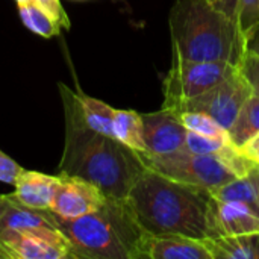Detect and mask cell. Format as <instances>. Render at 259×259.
Segmentation results:
<instances>
[{
    "label": "cell",
    "instance_id": "4fadbf2b",
    "mask_svg": "<svg viewBox=\"0 0 259 259\" xmlns=\"http://www.w3.org/2000/svg\"><path fill=\"white\" fill-rule=\"evenodd\" d=\"M140 258L212 259V255L202 240H194L175 234L152 235L146 232L140 246Z\"/></svg>",
    "mask_w": 259,
    "mask_h": 259
},
{
    "label": "cell",
    "instance_id": "1f68e13d",
    "mask_svg": "<svg viewBox=\"0 0 259 259\" xmlns=\"http://www.w3.org/2000/svg\"><path fill=\"white\" fill-rule=\"evenodd\" d=\"M211 2H212V3H214V0H211Z\"/></svg>",
    "mask_w": 259,
    "mask_h": 259
},
{
    "label": "cell",
    "instance_id": "52a82bcc",
    "mask_svg": "<svg viewBox=\"0 0 259 259\" xmlns=\"http://www.w3.org/2000/svg\"><path fill=\"white\" fill-rule=\"evenodd\" d=\"M252 94L249 82L244 79L238 67H235L222 82L185 102L179 108L178 114L184 111L203 112L229 132L241 106Z\"/></svg>",
    "mask_w": 259,
    "mask_h": 259
},
{
    "label": "cell",
    "instance_id": "3957f363",
    "mask_svg": "<svg viewBox=\"0 0 259 259\" xmlns=\"http://www.w3.org/2000/svg\"><path fill=\"white\" fill-rule=\"evenodd\" d=\"M173 55L190 61H212L238 65L244 36L234 18L211 0H175L170 18Z\"/></svg>",
    "mask_w": 259,
    "mask_h": 259
},
{
    "label": "cell",
    "instance_id": "5bb4252c",
    "mask_svg": "<svg viewBox=\"0 0 259 259\" xmlns=\"http://www.w3.org/2000/svg\"><path fill=\"white\" fill-rule=\"evenodd\" d=\"M59 179V175H46L23 168L14 182L15 190L11 196L24 206L35 209H50Z\"/></svg>",
    "mask_w": 259,
    "mask_h": 259
},
{
    "label": "cell",
    "instance_id": "2e32d148",
    "mask_svg": "<svg viewBox=\"0 0 259 259\" xmlns=\"http://www.w3.org/2000/svg\"><path fill=\"white\" fill-rule=\"evenodd\" d=\"M209 193L212 197L220 200L244 202L259 212V162L253 161L247 175L214 188Z\"/></svg>",
    "mask_w": 259,
    "mask_h": 259
},
{
    "label": "cell",
    "instance_id": "ffe728a7",
    "mask_svg": "<svg viewBox=\"0 0 259 259\" xmlns=\"http://www.w3.org/2000/svg\"><path fill=\"white\" fill-rule=\"evenodd\" d=\"M259 134V96L252 94L241 106L234 124L229 129V137L237 149H241Z\"/></svg>",
    "mask_w": 259,
    "mask_h": 259
},
{
    "label": "cell",
    "instance_id": "8992f818",
    "mask_svg": "<svg viewBox=\"0 0 259 259\" xmlns=\"http://www.w3.org/2000/svg\"><path fill=\"white\" fill-rule=\"evenodd\" d=\"M234 68L235 65L228 62L190 61L173 55L171 67L162 82V108L178 112L185 102L222 82Z\"/></svg>",
    "mask_w": 259,
    "mask_h": 259
},
{
    "label": "cell",
    "instance_id": "277c9868",
    "mask_svg": "<svg viewBox=\"0 0 259 259\" xmlns=\"http://www.w3.org/2000/svg\"><path fill=\"white\" fill-rule=\"evenodd\" d=\"M58 225L74 259H141L146 231L132 214L126 199L108 197L102 208Z\"/></svg>",
    "mask_w": 259,
    "mask_h": 259
},
{
    "label": "cell",
    "instance_id": "e0dca14e",
    "mask_svg": "<svg viewBox=\"0 0 259 259\" xmlns=\"http://www.w3.org/2000/svg\"><path fill=\"white\" fill-rule=\"evenodd\" d=\"M76 106L82 121L96 132L112 137V121H114V108L105 102L90 97L82 91H74Z\"/></svg>",
    "mask_w": 259,
    "mask_h": 259
},
{
    "label": "cell",
    "instance_id": "f1b7e54d",
    "mask_svg": "<svg viewBox=\"0 0 259 259\" xmlns=\"http://www.w3.org/2000/svg\"><path fill=\"white\" fill-rule=\"evenodd\" d=\"M214 5H215L219 9H222L226 15H229L231 18L235 20L238 0H214Z\"/></svg>",
    "mask_w": 259,
    "mask_h": 259
},
{
    "label": "cell",
    "instance_id": "6da1fadb",
    "mask_svg": "<svg viewBox=\"0 0 259 259\" xmlns=\"http://www.w3.org/2000/svg\"><path fill=\"white\" fill-rule=\"evenodd\" d=\"M58 87L65 117V140L58 173L82 178L106 197L124 200L137 179L147 170L141 153L114 137L88 127L77 112L74 91L65 83Z\"/></svg>",
    "mask_w": 259,
    "mask_h": 259
},
{
    "label": "cell",
    "instance_id": "4dcf8cb0",
    "mask_svg": "<svg viewBox=\"0 0 259 259\" xmlns=\"http://www.w3.org/2000/svg\"><path fill=\"white\" fill-rule=\"evenodd\" d=\"M0 259H5L3 258V253H2V252H0Z\"/></svg>",
    "mask_w": 259,
    "mask_h": 259
},
{
    "label": "cell",
    "instance_id": "7402d4cb",
    "mask_svg": "<svg viewBox=\"0 0 259 259\" xmlns=\"http://www.w3.org/2000/svg\"><path fill=\"white\" fill-rule=\"evenodd\" d=\"M179 118L187 131L202 134V135H209V137H225V138L229 137V132L223 126H220L214 118H211L209 115L203 112L184 111V112H179Z\"/></svg>",
    "mask_w": 259,
    "mask_h": 259
},
{
    "label": "cell",
    "instance_id": "ac0fdd59",
    "mask_svg": "<svg viewBox=\"0 0 259 259\" xmlns=\"http://www.w3.org/2000/svg\"><path fill=\"white\" fill-rule=\"evenodd\" d=\"M112 137L137 152H146L141 114L131 109H115L112 121Z\"/></svg>",
    "mask_w": 259,
    "mask_h": 259
},
{
    "label": "cell",
    "instance_id": "8fae6325",
    "mask_svg": "<svg viewBox=\"0 0 259 259\" xmlns=\"http://www.w3.org/2000/svg\"><path fill=\"white\" fill-rule=\"evenodd\" d=\"M209 226L212 238L259 232V212L244 202L220 200L211 196Z\"/></svg>",
    "mask_w": 259,
    "mask_h": 259
},
{
    "label": "cell",
    "instance_id": "9c48e42d",
    "mask_svg": "<svg viewBox=\"0 0 259 259\" xmlns=\"http://www.w3.org/2000/svg\"><path fill=\"white\" fill-rule=\"evenodd\" d=\"M5 234H33L50 240L67 241L59 229L58 217L50 209L24 206L14 200L11 194H6L0 212V235Z\"/></svg>",
    "mask_w": 259,
    "mask_h": 259
},
{
    "label": "cell",
    "instance_id": "d4e9b609",
    "mask_svg": "<svg viewBox=\"0 0 259 259\" xmlns=\"http://www.w3.org/2000/svg\"><path fill=\"white\" fill-rule=\"evenodd\" d=\"M21 170L23 167H20L15 159H12L11 156H8L5 152L0 150V182L14 185Z\"/></svg>",
    "mask_w": 259,
    "mask_h": 259
},
{
    "label": "cell",
    "instance_id": "9a60e30c",
    "mask_svg": "<svg viewBox=\"0 0 259 259\" xmlns=\"http://www.w3.org/2000/svg\"><path fill=\"white\" fill-rule=\"evenodd\" d=\"M203 243L212 259H259V232L208 238Z\"/></svg>",
    "mask_w": 259,
    "mask_h": 259
},
{
    "label": "cell",
    "instance_id": "603a6c76",
    "mask_svg": "<svg viewBox=\"0 0 259 259\" xmlns=\"http://www.w3.org/2000/svg\"><path fill=\"white\" fill-rule=\"evenodd\" d=\"M235 23L246 38V35L259 23V0H238Z\"/></svg>",
    "mask_w": 259,
    "mask_h": 259
},
{
    "label": "cell",
    "instance_id": "5b68a950",
    "mask_svg": "<svg viewBox=\"0 0 259 259\" xmlns=\"http://www.w3.org/2000/svg\"><path fill=\"white\" fill-rule=\"evenodd\" d=\"M140 153L147 168L208 191L247 175L253 164V161L244 156L238 149L215 155H200L187 150L167 155Z\"/></svg>",
    "mask_w": 259,
    "mask_h": 259
},
{
    "label": "cell",
    "instance_id": "ba28073f",
    "mask_svg": "<svg viewBox=\"0 0 259 259\" xmlns=\"http://www.w3.org/2000/svg\"><path fill=\"white\" fill-rule=\"evenodd\" d=\"M59 175V185L55 191L50 211L64 220L82 217L103 206L106 196L91 182L70 175Z\"/></svg>",
    "mask_w": 259,
    "mask_h": 259
},
{
    "label": "cell",
    "instance_id": "7a4b0ae2",
    "mask_svg": "<svg viewBox=\"0 0 259 259\" xmlns=\"http://www.w3.org/2000/svg\"><path fill=\"white\" fill-rule=\"evenodd\" d=\"M211 193L147 168L131 188L126 202L140 226L152 235L212 238L209 226Z\"/></svg>",
    "mask_w": 259,
    "mask_h": 259
},
{
    "label": "cell",
    "instance_id": "30bf717a",
    "mask_svg": "<svg viewBox=\"0 0 259 259\" xmlns=\"http://www.w3.org/2000/svg\"><path fill=\"white\" fill-rule=\"evenodd\" d=\"M141 120L147 153L167 155L185 149L187 129L178 112L161 108L156 112L141 114Z\"/></svg>",
    "mask_w": 259,
    "mask_h": 259
},
{
    "label": "cell",
    "instance_id": "f546056e",
    "mask_svg": "<svg viewBox=\"0 0 259 259\" xmlns=\"http://www.w3.org/2000/svg\"><path fill=\"white\" fill-rule=\"evenodd\" d=\"M5 200H6V194H0V212H2V209H3Z\"/></svg>",
    "mask_w": 259,
    "mask_h": 259
},
{
    "label": "cell",
    "instance_id": "4316f807",
    "mask_svg": "<svg viewBox=\"0 0 259 259\" xmlns=\"http://www.w3.org/2000/svg\"><path fill=\"white\" fill-rule=\"evenodd\" d=\"M244 46H246L247 52H252L259 56V23L246 35Z\"/></svg>",
    "mask_w": 259,
    "mask_h": 259
},
{
    "label": "cell",
    "instance_id": "83f0119b",
    "mask_svg": "<svg viewBox=\"0 0 259 259\" xmlns=\"http://www.w3.org/2000/svg\"><path fill=\"white\" fill-rule=\"evenodd\" d=\"M244 156H247L249 159L259 162V137L252 138L247 144H244L241 149H238Z\"/></svg>",
    "mask_w": 259,
    "mask_h": 259
},
{
    "label": "cell",
    "instance_id": "484cf974",
    "mask_svg": "<svg viewBox=\"0 0 259 259\" xmlns=\"http://www.w3.org/2000/svg\"><path fill=\"white\" fill-rule=\"evenodd\" d=\"M33 2L38 3L41 8H44L50 15H53L62 29H70V20L67 17L65 9L61 5V0H33Z\"/></svg>",
    "mask_w": 259,
    "mask_h": 259
},
{
    "label": "cell",
    "instance_id": "d6986e66",
    "mask_svg": "<svg viewBox=\"0 0 259 259\" xmlns=\"http://www.w3.org/2000/svg\"><path fill=\"white\" fill-rule=\"evenodd\" d=\"M18 15L26 29L39 35L42 38H52L61 33V24L50 15L44 8H41L33 0H21L17 2Z\"/></svg>",
    "mask_w": 259,
    "mask_h": 259
},
{
    "label": "cell",
    "instance_id": "cb8c5ba5",
    "mask_svg": "<svg viewBox=\"0 0 259 259\" xmlns=\"http://www.w3.org/2000/svg\"><path fill=\"white\" fill-rule=\"evenodd\" d=\"M244 79L249 82L252 93L255 96H259V56L252 52H244L240 64L237 65Z\"/></svg>",
    "mask_w": 259,
    "mask_h": 259
},
{
    "label": "cell",
    "instance_id": "7c38bea8",
    "mask_svg": "<svg viewBox=\"0 0 259 259\" xmlns=\"http://www.w3.org/2000/svg\"><path fill=\"white\" fill-rule=\"evenodd\" d=\"M0 252L5 259H74L67 241L33 234L0 235Z\"/></svg>",
    "mask_w": 259,
    "mask_h": 259
},
{
    "label": "cell",
    "instance_id": "44dd1931",
    "mask_svg": "<svg viewBox=\"0 0 259 259\" xmlns=\"http://www.w3.org/2000/svg\"><path fill=\"white\" fill-rule=\"evenodd\" d=\"M235 149L237 147L234 146V143L229 137L228 138L209 137V135H202V134L187 131L185 149H184L187 152L200 153V155H215V153H228Z\"/></svg>",
    "mask_w": 259,
    "mask_h": 259
}]
</instances>
